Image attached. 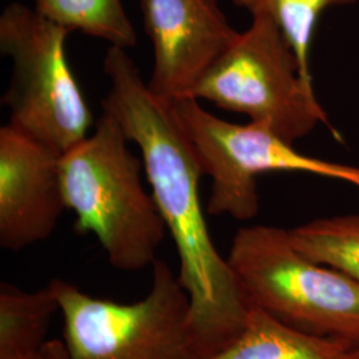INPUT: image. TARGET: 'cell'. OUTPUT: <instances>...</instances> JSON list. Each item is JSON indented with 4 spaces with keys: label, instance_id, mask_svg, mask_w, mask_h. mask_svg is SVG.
Here are the masks:
<instances>
[{
    "label": "cell",
    "instance_id": "cell-14",
    "mask_svg": "<svg viewBox=\"0 0 359 359\" xmlns=\"http://www.w3.org/2000/svg\"><path fill=\"white\" fill-rule=\"evenodd\" d=\"M252 16L270 18L281 29L301 65L304 80L313 84L309 67L311 40L322 13L332 7L351 6L357 0H231Z\"/></svg>",
    "mask_w": 359,
    "mask_h": 359
},
{
    "label": "cell",
    "instance_id": "cell-6",
    "mask_svg": "<svg viewBox=\"0 0 359 359\" xmlns=\"http://www.w3.org/2000/svg\"><path fill=\"white\" fill-rule=\"evenodd\" d=\"M71 31L23 3L0 15V51L13 62L1 104L10 124L63 154L83 142L93 115L65 55Z\"/></svg>",
    "mask_w": 359,
    "mask_h": 359
},
{
    "label": "cell",
    "instance_id": "cell-12",
    "mask_svg": "<svg viewBox=\"0 0 359 359\" xmlns=\"http://www.w3.org/2000/svg\"><path fill=\"white\" fill-rule=\"evenodd\" d=\"M34 8L71 32L80 31L124 50L137 44L121 0H35Z\"/></svg>",
    "mask_w": 359,
    "mask_h": 359
},
{
    "label": "cell",
    "instance_id": "cell-9",
    "mask_svg": "<svg viewBox=\"0 0 359 359\" xmlns=\"http://www.w3.org/2000/svg\"><path fill=\"white\" fill-rule=\"evenodd\" d=\"M63 154L10 123L0 128V246L20 252L51 236L65 209Z\"/></svg>",
    "mask_w": 359,
    "mask_h": 359
},
{
    "label": "cell",
    "instance_id": "cell-7",
    "mask_svg": "<svg viewBox=\"0 0 359 359\" xmlns=\"http://www.w3.org/2000/svg\"><path fill=\"white\" fill-rule=\"evenodd\" d=\"M173 109L204 175L212 179L206 206L210 216H231L238 221L256 217L257 177L270 172L310 173L345 181L359 189V167L301 154L264 124L226 121L208 112L194 97L177 100Z\"/></svg>",
    "mask_w": 359,
    "mask_h": 359
},
{
    "label": "cell",
    "instance_id": "cell-1",
    "mask_svg": "<svg viewBox=\"0 0 359 359\" xmlns=\"http://www.w3.org/2000/svg\"><path fill=\"white\" fill-rule=\"evenodd\" d=\"M103 71L109 83L103 112L114 116L140 148L151 194L177 249L196 346L205 358L244 332L252 308L208 228L200 197L204 170L173 104L149 90L127 50L111 46Z\"/></svg>",
    "mask_w": 359,
    "mask_h": 359
},
{
    "label": "cell",
    "instance_id": "cell-15",
    "mask_svg": "<svg viewBox=\"0 0 359 359\" xmlns=\"http://www.w3.org/2000/svg\"><path fill=\"white\" fill-rule=\"evenodd\" d=\"M35 359H69V355L63 341L50 339Z\"/></svg>",
    "mask_w": 359,
    "mask_h": 359
},
{
    "label": "cell",
    "instance_id": "cell-3",
    "mask_svg": "<svg viewBox=\"0 0 359 359\" xmlns=\"http://www.w3.org/2000/svg\"><path fill=\"white\" fill-rule=\"evenodd\" d=\"M226 259L252 308L297 332L358 345L359 283L301 255L289 231L241 228Z\"/></svg>",
    "mask_w": 359,
    "mask_h": 359
},
{
    "label": "cell",
    "instance_id": "cell-8",
    "mask_svg": "<svg viewBox=\"0 0 359 359\" xmlns=\"http://www.w3.org/2000/svg\"><path fill=\"white\" fill-rule=\"evenodd\" d=\"M154 50L149 90L168 103L191 96L206 69L238 34L218 0H140Z\"/></svg>",
    "mask_w": 359,
    "mask_h": 359
},
{
    "label": "cell",
    "instance_id": "cell-2",
    "mask_svg": "<svg viewBox=\"0 0 359 359\" xmlns=\"http://www.w3.org/2000/svg\"><path fill=\"white\" fill-rule=\"evenodd\" d=\"M128 142L115 117L103 112L95 130L62 156L60 179L75 231L93 234L116 269L137 271L154 265L168 231Z\"/></svg>",
    "mask_w": 359,
    "mask_h": 359
},
{
    "label": "cell",
    "instance_id": "cell-4",
    "mask_svg": "<svg viewBox=\"0 0 359 359\" xmlns=\"http://www.w3.org/2000/svg\"><path fill=\"white\" fill-rule=\"evenodd\" d=\"M189 97L248 116L286 142L304 139L318 124L335 133L313 84L278 26L264 15L222 52L198 79Z\"/></svg>",
    "mask_w": 359,
    "mask_h": 359
},
{
    "label": "cell",
    "instance_id": "cell-10",
    "mask_svg": "<svg viewBox=\"0 0 359 359\" xmlns=\"http://www.w3.org/2000/svg\"><path fill=\"white\" fill-rule=\"evenodd\" d=\"M348 347L337 339L297 332L252 308L244 332L203 359H342Z\"/></svg>",
    "mask_w": 359,
    "mask_h": 359
},
{
    "label": "cell",
    "instance_id": "cell-16",
    "mask_svg": "<svg viewBox=\"0 0 359 359\" xmlns=\"http://www.w3.org/2000/svg\"><path fill=\"white\" fill-rule=\"evenodd\" d=\"M342 359H359V344L358 345L348 347L346 351H345L344 358Z\"/></svg>",
    "mask_w": 359,
    "mask_h": 359
},
{
    "label": "cell",
    "instance_id": "cell-11",
    "mask_svg": "<svg viewBox=\"0 0 359 359\" xmlns=\"http://www.w3.org/2000/svg\"><path fill=\"white\" fill-rule=\"evenodd\" d=\"M60 302L52 281L36 292L11 283L0 286V359H35L50 341L53 316Z\"/></svg>",
    "mask_w": 359,
    "mask_h": 359
},
{
    "label": "cell",
    "instance_id": "cell-5",
    "mask_svg": "<svg viewBox=\"0 0 359 359\" xmlns=\"http://www.w3.org/2000/svg\"><path fill=\"white\" fill-rule=\"evenodd\" d=\"M51 281L69 359H201L189 295L165 261L156 258L149 293L132 304L88 294L60 278Z\"/></svg>",
    "mask_w": 359,
    "mask_h": 359
},
{
    "label": "cell",
    "instance_id": "cell-13",
    "mask_svg": "<svg viewBox=\"0 0 359 359\" xmlns=\"http://www.w3.org/2000/svg\"><path fill=\"white\" fill-rule=\"evenodd\" d=\"M289 234L301 255L359 283L358 215L313 219Z\"/></svg>",
    "mask_w": 359,
    "mask_h": 359
}]
</instances>
